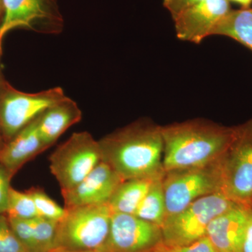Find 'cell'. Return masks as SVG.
I'll use <instances>...</instances> for the list:
<instances>
[{"label": "cell", "instance_id": "6da1fadb", "mask_svg": "<svg viewBox=\"0 0 252 252\" xmlns=\"http://www.w3.org/2000/svg\"><path fill=\"white\" fill-rule=\"evenodd\" d=\"M102 161L124 180L163 177L161 126L142 119L98 140Z\"/></svg>", "mask_w": 252, "mask_h": 252}, {"label": "cell", "instance_id": "7a4b0ae2", "mask_svg": "<svg viewBox=\"0 0 252 252\" xmlns=\"http://www.w3.org/2000/svg\"><path fill=\"white\" fill-rule=\"evenodd\" d=\"M164 171L216 162L233 140L235 127L197 119L161 126Z\"/></svg>", "mask_w": 252, "mask_h": 252}, {"label": "cell", "instance_id": "3957f363", "mask_svg": "<svg viewBox=\"0 0 252 252\" xmlns=\"http://www.w3.org/2000/svg\"><path fill=\"white\" fill-rule=\"evenodd\" d=\"M112 215L109 203L65 208L58 222L54 249L98 251L108 237Z\"/></svg>", "mask_w": 252, "mask_h": 252}, {"label": "cell", "instance_id": "277c9868", "mask_svg": "<svg viewBox=\"0 0 252 252\" xmlns=\"http://www.w3.org/2000/svg\"><path fill=\"white\" fill-rule=\"evenodd\" d=\"M222 192L195 200L183 210L167 217L161 227L162 243L167 248H179L206 235L214 219L234 206Z\"/></svg>", "mask_w": 252, "mask_h": 252}, {"label": "cell", "instance_id": "5b68a950", "mask_svg": "<svg viewBox=\"0 0 252 252\" xmlns=\"http://www.w3.org/2000/svg\"><path fill=\"white\" fill-rule=\"evenodd\" d=\"M218 162L222 192L235 203L252 207V119L235 126L233 140Z\"/></svg>", "mask_w": 252, "mask_h": 252}, {"label": "cell", "instance_id": "8992f818", "mask_svg": "<svg viewBox=\"0 0 252 252\" xmlns=\"http://www.w3.org/2000/svg\"><path fill=\"white\" fill-rule=\"evenodd\" d=\"M65 97L61 87L29 94L16 90L5 81L0 86V133L5 143Z\"/></svg>", "mask_w": 252, "mask_h": 252}, {"label": "cell", "instance_id": "52a82bcc", "mask_svg": "<svg viewBox=\"0 0 252 252\" xmlns=\"http://www.w3.org/2000/svg\"><path fill=\"white\" fill-rule=\"evenodd\" d=\"M50 170L61 191L78 185L102 161L98 141L89 132H74L49 157Z\"/></svg>", "mask_w": 252, "mask_h": 252}, {"label": "cell", "instance_id": "ba28073f", "mask_svg": "<svg viewBox=\"0 0 252 252\" xmlns=\"http://www.w3.org/2000/svg\"><path fill=\"white\" fill-rule=\"evenodd\" d=\"M218 161L205 166L171 170L164 173L162 187L167 217L182 211L202 197L222 192Z\"/></svg>", "mask_w": 252, "mask_h": 252}, {"label": "cell", "instance_id": "9c48e42d", "mask_svg": "<svg viewBox=\"0 0 252 252\" xmlns=\"http://www.w3.org/2000/svg\"><path fill=\"white\" fill-rule=\"evenodd\" d=\"M0 47L10 31L24 29L40 34L62 32L64 20L57 0H3Z\"/></svg>", "mask_w": 252, "mask_h": 252}, {"label": "cell", "instance_id": "30bf717a", "mask_svg": "<svg viewBox=\"0 0 252 252\" xmlns=\"http://www.w3.org/2000/svg\"><path fill=\"white\" fill-rule=\"evenodd\" d=\"M161 228L135 215L113 212L108 237L99 252H153L162 245Z\"/></svg>", "mask_w": 252, "mask_h": 252}, {"label": "cell", "instance_id": "8fae6325", "mask_svg": "<svg viewBox=\"0 0 252 252\" xmlns=\"http://www.w3.org/2000/svg\"><path fill=\"white\" fill-rule=\"evenodd\" d=\"M230 11L228 0H202L173 20L176 35L180 40L200 44L213 35L217 24Z\"/></svg>", "mask_w": 252, "mask_h": 252}, {"label": "cell", "instance_id": "7c38bea8", "mask_svg": "<svg viewBox=\"0 0 252 252\" xmlns=\"http://www.w3.org/2000/svg\"><path fill=\"white\" fill-rule=\"evenodd\" d=\"M124 181L107 162L102 161L75 187L61 191L64 208L108 203Z\"/></svg>", "mask_w": 252, "mask_h": 252}, {"label": "cell", "instance_id": "4fadbf2b", "mask_svg": "<svg viewBox=\"0 0 252 252\" xmlns=\"http://www.w3.org/2000/svg\"><path fill=\"white\" fill-rule=\"evenodd\" d=\"M250 207L235 204L209 224L206 235L217 252H240Z\"/></svg>", "mask_w": 252, "mask_h": 252}, {"label": "cell", "instance_id": "5bb4252c", "mask_svg": "<svg viewBox=\"0 0 252 252\" xmlns=\"http://www.w3.org/2000/svg\"><path fill=\"white\" fill-rule=\"evenodd\" d=\"M38 129V117L4 143L0 149V162L14 177L28 161L46 150Z\"/></svg>", "mask_w": 252, "mask_h": 252}, {"label": "cell", "instance_id": "9a60e30c", "mask_svg": "<svg viewBox=\"0 0 252 252\" xmlns=\"http://www.w3.org/2000/svg\"><path fill=\"white\" fill-rule=\"evenodd\" d=\"M81 119L82 112L79 106L67 96L46 109L38 117V129L46 149Z\"/></svg>", "mask_w": 252, "mask_h": 252}, {"label": "cell", "instance_id": "2e32d148", "mask_svg": "<svg viewBox=\"0 0 252 252\" xmlns=\"http://www.w3.org/2000/svg\"><path fill=\"white\" fill-rule=\"evenodd\" d=\"M9 220L15 235L28 252H50L54 250L59 221L40 217Z\"/></svg>", "mask_w": 252, "mask_h": 252}, {"label": "cell", "instance_id": "e0dca14e", "mask_svg": "<svg viewBox=\"0 0 252 252\" xmlns=\"http://www.w3.org/2000/svg\"><path fill=\"white\" fill-rule=\"evenodd\" d=\"M155 180L157 179L124 180L109 200L108 203L112 212L135 215L141 203Z\"/></svg>", "mask_w": 252, "mask_h": 252}, {"label": "cell", "instance_id": "ac0fdd59", "mask_svg": "<svg viewBox=\"0 0 252 252\" xmlns=\"http://www.w3.org/2000/svg\"><path fill=\"white\" fill-rule=\"evenodd\" d=\"M213 35L228 36L252 51V8L231 10L217 24Z\"/></svg>", "mask_w": 252, "mask_h": 252}, {"label": "cell", "instance_id": "d6986e66", "mask_svg": "<svg viewBox=\"0 0 252 252\" xmlns=\"http://www.w3.org/2000/svg\"><path fill=\"white\" fill-rule=\"evenodd\" d=\"M135 216L161 228L167 217L162 177L154 180L136 212Z\"/></svg>", "mask_w": 252, "mask_h": 252}, {"label": "cell", "instance_id": "ffe728a7", "mask_svg": "<svg viewBox=\"0 0 252 252\" xmlns=\"http://www.w3.org/2000/svg\"><path fill=\"white\" fill-rule=\"evenodd\" d=\"M6 215L9 219L30 220L38 217L34 200L27 190L22 192L11 187Z\"/></svg>", "mask_w": 252, "mask_h": 252}, {"label": "cell", "instance_id": "44dd1931", "mask_svg": "<svg viewBox=\"0 0 252 252\" xmlns=\"http://www.w3.org/2000/svg\"><path fill=\"white\" fill-rule=\"evenodd\" d=\"M27 191L34 200L38 217L55 221H59L64 217L65 208L60 206L50 198L44 189L40 187H32Z\"/></svg>", "mask_w": 252, "mask_h": 252}, {"label": "cell", "instance_id": "7402d4cb", "mask_svg": "<svg viewBox=\"0 0 252 252\" xmlns=\"http://www.w3.org/2000/svg\"><path fill=\"white\" fill-rule=\"evenodd\" d=\"M0 252H27L15 235L5 214H0Z\"/></svg>", "mask_w": 252, "mask_h": 252}, {"label": "cell", "instance_id": "603a6c76", "mask_svg": "<svg viewBox=\"0 0 252 252\" xmlns=\"http://www.w3.org/2000/svg\"><path fill=\"white\" fill-rule=\"evenodd\" d=\"M13 176L0 162V214H5L7 211L8 203L10 190H11V181Z\"/></svg>", "mask_w": 252, "mask_h": 252}, {"label": "cell", "instance_id": "cb8c5ba5", "mask_svg": "<svg viewBox=\"0 0 252 252\" xmlns=\"http://www.w3.org/2000/svg\"><path fill=\"white\" fill-rule=\"evenodd\" d=\"M167 250L170 252H217L207 235L185 246Z\"/></svg>", "mask_w": 252, "mask_h": 252}, {"label": "cell", "instance_id": "d4e9b609", "mask_svg": "<svg viewBox=\"0 0 252 252\" xmlns=\"http://www.w3.org/2000/svg\"><path fill=\"white\" fill-rule=\"evenodd\" d=\"M200 1L202 0H162V4L164 7L170 13L174 20L181 13Z\"/></svg>", "mask_w": 252, "mask_h": 252}, {"label": "cell", "instance_id": "484cf974", "mask_svg": "<svg viewBox=\"0 0 252 252\" xmlns=\"http://www.w3.org/2000/svg\"><path fill=\"white\" fill-rule=\"evenodd\" d=\"M240 252H252V207L249 211L248 223Z\"/></svg>", "mask_w": 252, "mask_h": 252}, {"label": "cell", "instance_id": "4316f807", "mask_svg": "<svg viewBox=\"0 0 252 252\" xmlns=\"http://www.w3.org/2000/svg\"><path fill=\"white\" fill-rule=\"evenodd\" d=\"M228 1L237 3L242 6V9H248V8L251 7L252 4V0H228Z\"/></svg>", "mask_w": 252, "mask_h": 252}, {"label": "cell", "instance_id": "83f0119b", "mask_svg": "<svg viewBox=\"0 0 252 252\" xmlns=\"http://www.w3.org/2000/svg\"><path fill=\"white\" fill-rule=\"evenodd\" d=\"M153 252H170L168 250H167V248L165 246V245L162 244L161 246L159 247L157 249V250H155V251H154Z\"/></svg>", "mask_w": 252, "mask_h": 252}, {"label": "cell", "instance_id": "f1b7e54d", "mask_svg": "<svg viewBox=\"0 0 252 252\" xmlns=\"http://www.w3.org/2000/svg\"><path fill=\"white\" fill-rule=\"evenodd\" d=\"M1 55H2V49H1V47H0V61H1ZM5 81L4 78L2 77V74H1V65H0V86L1 85V84H3Z\"/></svg>", "mask_w": 252, "mask_h": 252}, {"label": "cell", "instance_id": "f546056e", "mask_svg": "<svg viewBox=\"0 0 252 252\" xmlns=\"http://www.w3.org/2000/svg\"><path fill=\"white\" fill-rule=\"evenodd\" d=\"M50 252H99L97 251H88V252H70V251H64V250H59V249H54L52 251Z\"/></svg>", "mask_w": 252, "mask_h": 252}, {"label": "cell", "instance_id": "4dcf8cb0", "mask_svg": "<svg viewBox=\"0 0 252 252\" xmlns=\"http://www.w3.org/2000/svg\"><path fill=\"white\" fill-rule=\"evenodd\" d=\"M3 11V0H0V18H2Z\"/></svg>", "mask_w": 252, "mask_h": 252}, {"label": "cell", "instance_id": "1f68e13d", "mask_svg": "<svg viewBox=\"0 0 252 252\" xmlns=\"http://www.w3.org/2000/svg\"><path fill=\"white\" fill-rule=\"evenodd\" d=\"M5 142L4 139H3L2 136H1V133H0V149L2 148L3 146H4Z\"/></svg>", "mask_w": 252, "mask_h": 252}, {"label": "cell", "instance_id": "d6a6232c", "mask_svg": "<svg viewBox=\"0 0 252 252\" xmlns=\"http://www.w3.org/2000/svg\"></svg>", "mask_w": 252, "mask_h": 252}]
</instances>
